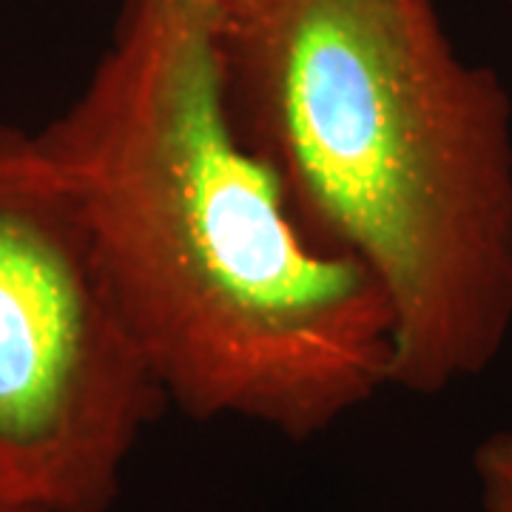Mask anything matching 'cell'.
I'll return each mask as SVG.
<instances>
[{"instance_id": "obj_1", "label": "cell", "mask_w": 512, "mask_h": 512, "mask_svg": "<svg viewBox=\"0 0 512 512\" xmlns=\"http://www.w3.org/2000/svg\"><path fill=\"white\" fill-rule=\"evenodd\" d=\"M225 20L205 0H126L86 89L37 137L168 404L308 441L390 387L393 316L239 126Z\"/></svg>"}, {"instance_id": "obj_2", "label": "cell", "mask_w": 512, "mask_h": 512, "mask_svg": "<svg viewBox=\"0 0 512 512\" xmlns=\"http://www.w3.org/2000/svg\"><path fill=\"white\" fill-rule=\"evenodd\" d=\"M239 126L393 316L390 387L481 376L512 330V100L436 0H259L225 20Z\"/></svg>"}, {"instance_id": "obj_3", "label": "cell", "mask_w": 512, "mask_h": 512, "mask_svg": "<svg viewBox=\"0 0 512 512\" xmlns=\"http://www.w3.org/2000/svg\"><path fill=\"white\" fill-rule=\"evenodd\" d=\"M168 407L72 183L0 126V490L35 512H109Z\"/></svg>"}, {"instance_id": "obj_4", "label": "cell", "mask_w": 512, "mask_h": 512, "mask_svg": "<svg viewBox=\"0 0 512 512\" xmlns=\"http://www.w3.org/2000/svg\"><path fill=\"white\" fill-rule=\"evenodd\" d=\"M484 512H512V427L495 430L473 456Z\"/></svg>"}, {"instance_id": "obj_5", "label": "cell", "mask_w": 512, "mask_h": 512, "mask_svg": "<svg viewBox=\"0 0 512 512\" xmlns=\"http://www.w3.org/2000/svg\"><path fill=\"white\" fill-rule=\"evenodd\" d=\"M205 3L217 6L225 18H231V15H239V12L251 9V6H254V3H259V0H205Z\"/></svg>"}, {"instance_id": "obj_6", "label": "cell", "mask_w": 512, "mask_h": 512, "mask_svg": "<svg viewBox=\"0 0 512 512\" xmlns=\"http://www.w3.org/2000/svg\"><path fill=\"white\" fill-rule=\"evenodd\" d=\"M0 512H35L32 507H26V504H20L15 498H9V495L0 490Z\"/></svg>"}]
</instances>
